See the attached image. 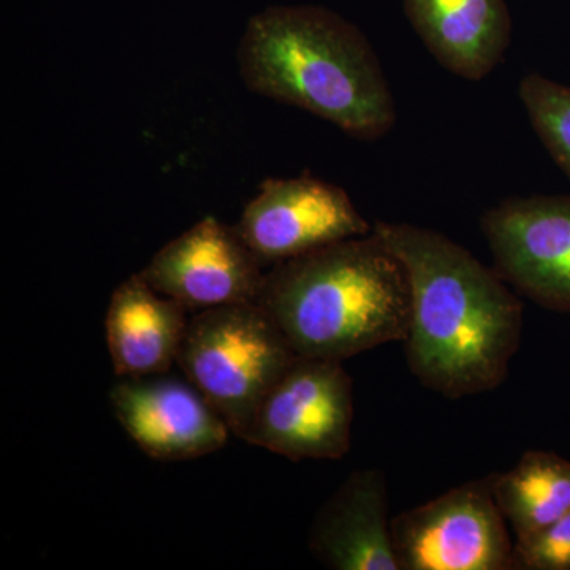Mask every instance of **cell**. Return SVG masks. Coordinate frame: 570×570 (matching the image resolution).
Masks as SVG:
<instances>
[{
	"label": "cell",
	"mask_w": 570,
	"mask_h": 570,
	"mask_svg": "<svg viewBox=\"0 0 570 570\" xmlns=\"http://www.w3.org/2000/svg\"><path fill=\"white\" fill-rule=\"evenodd\" d=\"M354 384L343 362L296 356L245 441L291 461L341 460L352 444Z\"/></svg>",
	"instance_id": "cell-6"
},
{
	"label": "cell",
	"mask_w": 570,
	"mask_h": 570,
	"mask_svg": "<svg viewBox=\"0 0 570 570\" xmlns=\"http://www.w3.org/2000/svg\"><path fill=\"white\" fill-rule=\"evenodd\" d=\"M403 9L433 58L464 80L489 77L512 39L505 0H403Z\"/></svg>",
	"instance_id": "cell-12"
},
{
	"label": "cell",
	"mask_w": 570,
	"mask_h": 570,
	"mask_svg": "<svg viewBox=\"0 0 570 570\" xmlns=\"http://www.w3.org/2000/svg\"><path fill=\"white\" fill-rule=\"evenodd\" d=\"M257 303L305 358L404 343L411 321L406 268L373 232L273 266Z\"/></svg>",
	"instance_id": "cell-3"
},
{
	"label": "cell",
	"mask_w": 570,
	"mask_h": 570,
	"mask_svg": "<svg viewBox=\"0 0 570 570\" xmlns=\"http://www.w3.org/2000/svg\"><path fill=\"white\" fill-rule=\"evenodd\" d=\"M110 403L126 433L154 460L200 459L223 449L232 434L189 381L164 374L121 377L112 385Z\"/></svg>",
	"instance_id": "cell-10"
},
{
	"label": "cell",
	"mask_w": 570,
	"mask_h": 570,
	"mask_svg": "<svg viewBox=\"0 0 570 570\" xmlns=\"http://www.w3.org/2000/svg\"><path fill=\"white\" fill-rule=\"evenodd\" d=\"M494 269L535 305L570 314V197H512L480 220Z\"/></svg>",
	"instance_id": "cell-7"
},
{
	"label": "cell",
	"mask_w": 570,
	"mask_h": 570,
	"mask_svg": "<svg viewBox=\"0 0 570 570\" xmlns=\"http://www.w3.org/2000/svg\"><path fill=\"white\" fill-rule=\"evenodd\" d=\"M189 311L132 275L112 292L105 330L112 370L119 377L167 374L178 362Z\"/></svg>",
	"instance_id": "cell-13"
},
{
	"label": "cell",
	"mask_w": 570,
	"mask_h": 570,
	"mask_svg": "<svg viewBox=\"0 0 570 570\" xmlns=\"http://www.w3.org/2000/svg\"><path fill=\"white\" fill-rule=\"evenodd\" d=\"M513 570H570V512L546 530L515 540Z\"/></svg>",
	"instance_id": "cell-16"
},
{
	"label": "cell",
	"mask_w": 570,
	"mask_h": 570,
	"mask_svg": "<svg viewBox=\"0 0 570 570\" xmlns=\"http://www.w3.org/2000/svg\"><path fill=\"white\" fill-rule=\"evenodd\" d=\"M295 358L264 307L242 303L195 313L176 365L245 441L265 396Z\"/></svg>",
	"instance_id": "cell-4"
},
{
	"label": "cell",
	"mask_w": 570,
	"mask_h": 570,
	"mask_svg": "<svg viewBox=\"0 0 570 570\" xmlns=\"http://www.w3.org/2000/svg\"><path fill=\"white\" fill-rule=\"evenodd\" d=\"M373 234L407 272L412 376L449 400L501 387L523 335L519 295L444 234L406 223H376Z\"/></svg>",
	"instance_id": "cell-1"
},
{
	"label": "cell",
	"mask_w": 570,
	"mask_h": 570,
	"mask_svg": "<svg viewBox=\"0 0 570 570\" xmlns=\"http://www.w3.org/2000/svg\"><path fill=\"white\" fill-rule=\"evenodd\" d=\"M491 489L515 540L530 538L570 512V461L530 450L510 471L491 474Z\"/></svg>",
	"instance_id": "cell-14"
},
{
	"label": "cell",
	"mask_w": 570,
	"mask_h": 570,
	"mask_svg": "<svg viewBox=\"0 0 570 570\" xmlns=\"http://www.w3.org/2000/svg\"><path fill=\"white\" fill-rule=\"evenodd\" d=\"M389 513L384 472H352L318 510L309 532L311 553L328 569L400 570Z\"/></svg>",
	"instance_id": "cell-11"
},
{
	"label": "cell",
	"mask_w": 570,
	"mask_h": 570,
	"mask_svg": "<svg viewBox=\"0 0 570 570\" xmlns=\"http://www.w3.org/2000/svg\"><path fill=\"white\" fill-rule=\"evenodd\" d=\"M138 275L193 313L257 303L265 279L264 265L235 227L213 216L167 243Z\"/></svg>",
	"instance_id": "cell-9"
},
{
	"label": "cell",
	"mask_w": 570,
	"mask_h": 570,
	"mask_svg": "<svg viewBox=\"0 0 570 570\" xmlns=\"http://www.w3.org/2000/svg\"><path fill=\"white\" fill-rule=\"evenodd\" d=\"M235 230L262 265L275 266L333 243L370 235L373 225L343 187L305 175L265 179Z\"/></svg>",
	"instance_id": "cell-8"
},
{
	"label": "cell",
	"mask_w": 570,
	"mask_h": 570,
	"mask_svg": "<svg viewBox=\"0 0 570 570\" xmlns=\"http://www.w3.org/2000/svg\"><path fill=\"white\" fill-rule=\"evenodd\" d=\"M519 96L532 129L570 179V86L530 73L521 80Z\"/></svg>",
	"instance_id": "cell-15"
},
{
	"label": "cell",
	"mask_w": 570,
	"mask_h": 570,
	"mask_svg": "<svg viewBox=\"0 0 570 570\" xmlns=\"http://www.w3.org/2000/svg\"><path fill=\"white\" fill-rule=\"evenodd\" d=\"M250 92L292 105L348 137L376 141L396 122L382 63L356 26L316 6H275L254 14L236 48Z\"/></svg>",
	"instance_id": "cell-2"
},
{
	"label": "cell",
	"mask_w": 570,
	"mask_h": 570,
	"mask_svg": "<svg viewBox=\"0 0 570 570\" xmlns=\"http://www.w3.org/2000/svg\"><path fill=\"white\" fill-rule=\"evenodd\" d=\"M491 475L445 491L392 519L400 570H513L510 538Z\"/></svg>",
	"instance_id": "cell-5"
}]
</instances>
